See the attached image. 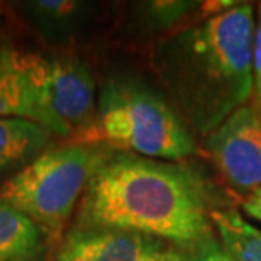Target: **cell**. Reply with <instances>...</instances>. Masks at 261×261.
Segmentation results:
<instances>
[{"label":"cell","instance_id":"7c38bea8","mask_svg":"<svg viewBox=\"0 0 261 261\" xmlns=\"http://www.w3.org/2000/svg\"><path fill=\"white\" fill-rule=\"evenodd\" d=\"M83 5L73 0H36L24 4L28 14L44 29H61L70 25L82 12Z\"/></svg>","mask_w":261,"mask_h":261},{"label":"cell","instance_id":"277c9868","mask_svg":"<svg viewBox=\"0 0 261 261\" xmlns=\"http://www.w3.org/2000/svg\"><path fill=\"white\" fill-rule=\"evenodd\" d=\"M112 153L75 143L51 148L0 187V202L25 214L48 236H60L92 176Z\"/></svg>","mask_w":261,"mask_h":261},{"label":"cell","instance_id":"8992f818","mask_svg":"<svg viewBox=\"0 0 261 261\" xmlns=\"http://www.w3.org/2000/svg\"><path fill=\"white\" fill-rule=\"evenodd\" d=\"M203 149L232 189H261V112L246 103L203 136Z\"/></svg>","mask_w":261,"mask_h":261},{"label":"cell","instance_id":"9c48e42d","mask_svg":"<svg viewBox=\"0 0 261 261\" xmlns=\"http://www.w3.org/2000/svg\"><path fill=\"white\" fill-rule=\"evenodd\" d=\"M53 133L28 119H0V175L20 171L48 151Z\"/></svg>","mask_w":261,"mask_h":261},{"label":"cell","instance_id":"9a60e30c","mask_svg":"<svg viewBox=\"0 0 261 261\" xmlns=\"http://www.w3.org/2000/svg\"><path fill=\"white\" fill-rule=\"evenodd\" d=\"M261 112V4H258L256 15V31H254V46H253V93L251 102Z\"/></svg>","mask_w":261,"mask_h":261},{"label":"cell","instance_id":"5bb4252c","mask_svg":"<svg viewBox=\"0 0 261 261\" xmlns=\"http://www.w3.org/2000/svg\"><path fill=\"white\" fill-rule=\"evenodd\" d=\"M189 261H234L216 236H208L189 251Z\"/></svg>","mask_w":261,"mask_h":261},{"label":"cell","instance_id":"ba28073f","mask_svg":"<svg viewBox=\"0 0 261 261\" xmlns=\"http://www.w3.org/2000/svg\"><path fill=\"white\" fill-rule=\"evenodd\" d=\"M28 119L46 127V116L39 106L24 63V51L2 46L0 49V119Z\"/></svg>","mask_w":261,"mask_h":261},{"label":"cell","instance_id":"3957f363","mask_svg":"<svg viewBox=\"0 0 261 261\" xmlns=\"http://www.w3.org/2000/svg\"><path fill=\"white\" fill-rule=\"evenodd\" d=\"M71 143L103 146L161 161H178L197 151L187 124L160 93L130 78L103 83L95 119Z\"/></svg>","mask_w":261,"mask_h":261},{"label":"cell","instance_id":"e0dca14e","mask_svg":"<svg viewBox=\"0 0 261 261\" xmlns=\"http://www.w3.org/2000/svg\"><path fill=\"white\" fill-rule=\"evenodd\" d=\"M0 49H2V46H0Z\"/></svg>","mask_w":261,"mask_h":261},{"label":"cell","instance_id":"52a82bcc","mask_svg":"<svg viewBox=\"0 0 261 261\" xmlns=\"http://www.w3.org/2000/svg\"><path fill=\"white\" fill-rule=\"evenodd\" d=\"M55 261H189V249L139 232L75 226Z\"/></svg>","mask_w":261,"mask_h":261},{"label":"cell","instance_id":"2e32d148","mask_svg":"<svg viewBox=\"0 0 261 261\" xmlns=\"http://www.w3.org/2000/svg\"><path fill=\"white\" fill-rule=\"evenodd\" d=\"M243 211L256 221H261V189L254 190L251 197L243 203Z\"/></svg>","mask_w":261,"mask_h":261},{"label":"cell","instance_id":"4fadbf2b","mask_svg":"<svg viewBox=\"0 0 261 261\" xmlns=\"http://www.w3.org/2000/svg\"><path fill=\"white\" fill-rule=\"evenodd\" d=\"M194 2H149L146 4V20L153 28L168 29L187 17L190 10H195Z\"/></svg>","mask_w":261,"mask_h":261},{"label":"cell","instance_id":"8fae6325","mask_svg":"<svg viewBox=\"0 0 261 261\" xmlns=\"http://www.w3.org/2000/svg\"><path fill=\"white\" fill-rule=\"evenodd\" d=\"M211 222L219 243L234 261H261V229L249 224L236 208H214Z\"/></svg>","mask_w":261,"mask_h":261},{"label":"cell","instance_id":"7a4b0ae2","mask_svg":"<svg viewBox=\"0 0 261 261\" xmlns=\"http://www.w3.org/2000/svg\"><path fill=\"white\" fill-rule=\"evenodd\" d=\"M254 31V7L239 4L161 43L156 66L189 129L207 136L249 103Z\"/></svg>","mask_w":261,"mask_h":261},{"label":"cell","instance_id":"30bf717a","mask_svg":"<svg viewBox=\"0 0 261 261\" xmlns=\"http://www.w3.org/2000/svg\"><path fill=\"white\" fill-rule=\"evenodd\" d=\"M46 236L39 224L17 208L0 202V261H38L46 251Z\"/></svg>","mask_w":261,"mask_h":261},{"label":"cell","instance_id":"6da1fadb","mask_svg":"<svg viewBox=\"0 0 261 261\" xmlns=\"http://www.w3.org/2000/svg\"><path fill=\"white\" fill-rule=\"evenodd\" d=\"M212 211L205 181L195 171L117 151L92 176L76 227L139 232L190 251L214 234Z\"/></svg>","mask_w":261,"mask_h":261},{"label":"cell","instance_id":"5b68a950","mask_svg":"<svg viewBox=\"0 0 261 261\" xmlns=\"http://www.w3.org/2000/svg\"><path fill=\"white\" fill-rule=\"evenodd\" d=\"M29 80L46 116V127L61 138H73L95 119V80L75 55L24 53Z\"/></svg>","mask_w":261,"mask_h":261}]
</instances>
